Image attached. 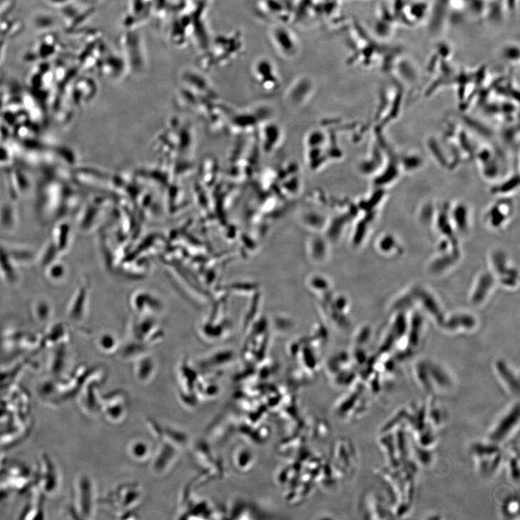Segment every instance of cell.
<instances>
[{"mask_svg":"<svg viewBox=\"0 0 520 520\" xmlns=\"http://www.w3.org/2000/svg\"><path fill=\"white\" fill-rule=\"evenodd\" d=\"M14 493L5 481L0 477V501L9 498Z\"/></svg>","mask_w":520,"mask_h":520,"instance_id":"cell-9","label":"cell"},{"mask_svg":"<svg viewBox=\"0 0 520 520\" xmlns=\"http://www.w3.org/2000/svg\"><path fill=\"white\" fill-rule=\"evenodd\" d=\"M14 262L9 252L0 248V275L10 284L16 282L19 277Z\"/></svg>","mask_w":520,"mask_h":520,"instance_id":"cell-6","label":"cell"},{"mask_svg":"<svg viewBox=\"0 0 520 520\" xmlns=\"http://www.w3.org/2000/svg\"><path fill=\"white\" fill-rule=\"evenodd\" d=\"M75 503L73 512L77 515L88 517L91 515V494L89 481L87 478L81 476L77 479L75 484Z\"/></svg>","mask_w":520,"mask_h":520,"instance_id":"cell-3","label":"cell"},{"mask_svg":"<svg viewBox=\"0 0 520 520\" xmlns=\"http://www.w3.org/2000/svg\"><path fill=\"white\" fill-rule=\"evenodd\" d=\"M0 473V477L5 481L14 494H22L28 492L35 484V474L22 464H13Z\"/></svg>","mask_w":520,"mask_h":520,"instance_id":"cell-2","label":"cell"},{"mask_svg":"<svg viewBox=\"0 0 520 520\" xmlns=\"http://www.w3.org/2000/svg\"><path fill=\"white\" fill-rule=\"evenodd\" d=\"M47 276L52 281H61L64 279L66 268L63 264L54 261L47 266Z\"/></svg>","mask_w":520,"mask_h":520,"instance_id":"cell-8","label":"cell"},{"mask_svg":"<svg viewBox=\"0 0 520 520\" xmlns=\"http://www.w3.org/2000/svg\"><path fill=\"white\" fill-rule=\"evenodd\" d=\"M35 476V486L44 496L52 497L60 492L62 475L56 462L47 453L39 455L38 472Z\"/></svg>","mask_w":520,"mask_h":520,"instance_id":"cell-1","label":"cell"},{"mask_svg":"<svg viewBox=\"0 0 520 520\" xmlns=\"http://www.w3.org/2000/svg\"><path fill=\"white\" fill-rule=\"evenodd\" d=\"M30 496L28 502L23 509L21 519H43L44 516V509L43 505L44 495L36 488L35 484L29 490Z\"/></svg>","mask_w":520,"mask_h":520,"instance_id":"cell-5","label":"cell"},{"mask_svg":"<svg viewBox=\"0 0 520 520\" xmlns=\"http://www.w3.org/2000/svg\"><path fill=\"white\" fill-rule=\"evenodd\" d=\"M32 312L36 321L47 322L52 317L53 310L51 304L45 299H39L33 306Z\"/></svg>","mask_w":520,"mask_h":520,"instance_id":"cell-7","label":"cell"},{"mask_svg":"<svg viewBox=\"0 0 520 520\" xmlns=\"http://www.w3.org/2000/svg\"><path fill=\"white\" fill-rule=\"evenodd\" d=\"M272 37L275 47L282 55L293 56L298 50L296 37L290 31L282 27L275 29Z\"/></svg>","mask_w":520,"mask_h":520,"instance_id":"cell-4","label":"cell"},{"mask_svg":"<svg viewBox=\"0 0 520 520\" xmlns=\"http://www.w3.org/2000/svg\"><path fill=\"white\" fill-rule=\"evenodd\" d=\"M2 449H0V472H1L6 464V458L5 457V454L1 451Z\"/></svg>","mask_w":520,"mask_h":520,"instance_id":"cell-10","label":"cell"}]
</instances>
